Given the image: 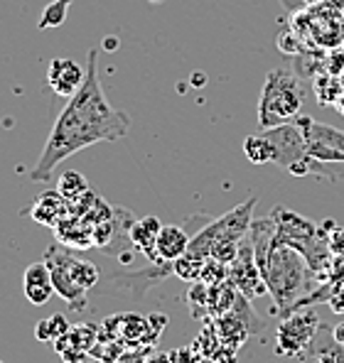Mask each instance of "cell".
<instances>
[{"mask_svg":"<svg viewBox=\"0 0 344 363\" xmlns=\"http://www.w3.org/2000/svg\"><path fill=\"white\" fill-rule=\"evenodd\" d=\"M96 341H99V327H94V324H77V327H69V332L64 336H59L55 341V349L64 359V363H79L89 359Z\"/></svg>","mask_w":344,"mask_h":363,"instance_id":"cell-9","label":"cell"},{"mask_svg":"<svg viewBox=\"0 0 344 363\" xmlns=\"http://www.w3.org/2000/svg\"><path fill=\"white\" fill-rule=\"evenodd\" d=\"M106 42H109V45H106V50H116V40H114V37H109Z\"/></svg>","mask_w":344,"mask_h":363,"instance_id":"cell-27","label":"cell"},{"mask_svg":"<svg viewBox=\"0 0 344 363\" xmlns=\"http://www.w3.org/2000/svg\"><path fill=\"white\" fill-rule=\"evenodd\" d=\"M305 91L300 79L288 69H273L268 72L258 101V125L263 130L293 123L303 111Z\"/></svg>","mask_w":344,"mask_h":363,"instance_id":"cell-3","label":"cell"},{"mask_svg":"<svg viewBox=\"0 0 344 363\" xmlns=\"http://www.w3.org/2000/svg\"><path fill=\"white\" fill-rule=\"evenodd\" d=\"M116 363H145V351L143 349H133V351H126V354L118 356Z\"/></svg>","mask_w":344,"mask_h":363,"instance_id":"cell-23","label":"cell"},{"mask_svg":"<svg viewBox=\"0 0 344 363\" xmlns=\"http://www.w3.org/2000/svg\"><path fill=\"white\" fill-rule=\"evenodd\" d=\"M69 332V322L64 314H50V317L40 319L35 327V336L40 341H57L59 336Z\"/></svg>","mask_w":344,"mask_h":363,"instance_id":"cell-20","label":"cell"},{"mask_svg":"<svg viewBox=\"0 0 344 363\" xmlns=\"http://www.w3.org/2000/svg\"><path fill=\"white\" fill-rule=\"evenodd\" d=\"M160 228H163V223L155 216H145L131 223V233H128V236H131L133 245L150 260H158V248H155V245H158Z\"/></svg>","mask_w":344,"mask_h":363,"instance_id":"cell-13","label":"cell"},{"mask_svg":"<svg viewBox=\"0 0 344 363\" xmlns=\"http://www.w3.org/2000/svg\"><path fill=\"white\" fill-rule=\"evenodd\" d=\"M67 0H55L52 5H47L45 13H42L40 18V28L47 30V28H57V25H62L64 15H67Z\"/></svg>","mask_w":344,"mask_h":363,"instance_id":"cell-21","label":"cell"},{"mask_svg":"<svg viewBox=\"0 0 344 363\" xmlns=\"http://www.w3.org/2000/svg\"><path fill=\"white\" fill-rule=\"evenodd\" d=\"M69 213H72L69 201L59 194V189L40 194L35 199V204L30 206V216L35 218L37 223H45V226H52V228H57Z\"/></svg>","mask_w":344,"mask_h":363,"instance_id":"cell-11","label":"cell"},{"mask_svg":"<svg viewBox=\"0 0 344 363\" xmlns=\"http://www.w3.org/2000/svg\"><path fill=\"white\" fill-rule=\"evenodd\" d=\"M204 263H207L204 255H197V253H192V250H187L185 255H180V258L175 260V272H177V277H182V280L197 282L202 277Z\"/></svg>","mask_w":344,"mask_h":363,"instance_id":"cell-19","label":"cell"},{"mask_svg":"<svg viewBox=\"0 0 344 363\" xmlns=\"http://www.w3.org/2000/svg\"><path fill=\"white\" fill-rule=\"evenodd\" d=\"M79 363H104V361H99V359H94V356H89V359H84V361H79Z\"/></svg>","mask_w":344,"mask_h":363,"instance_id":"cell-28","label":"cell"},{"mask_svg":"<svg viewBox=\"0 0 344 363\" xmlns=\"http://www.w3.org/2000/svg\"><path fill=\"white\" fill-rule=\"evenodd\" d=\"M308 5H317V3H322V0H305Z\"/></svg>","mask_w":344,"mask_h":363,"instance_id":"cell-29","label":"cell"},{"mask_svg":"<svg viewBox=\"0 0 344 363\" xmlns=\"http://www.w3.org/2000/svg\"><path fill=\"white\" fill-rule=\"evenodd\" d=\"M207 363H212V361H207ZM214 363H217V361H214Z\"/></svg>","mask_w":344,"mask_h":363,"instance_id":"cell-30","label":"cell"},{"mask_svg":"<svg viewBox=\"0 0 344 363\" xmlns=\"http://www.w3.org/2000/svg\"><path fill=\"white\" fill-rule=\"evenodd\" d=\"M273 143V150H276V160L273 162L286 167L293 174H310L320 172V162H315L308 155V143L300 130L298 123H286V125L271 128V130H263Z\"/></svg>","mask_w":344,"mask_h":363,"instance_id":"cell-5","label":"cell"},{"mask_svg":"<svg viewBox=\"0 0 344 363\" xmlns=\"http://www.w3.org/2000/svg\"><path fill=\"white\" fill-rule=\"evenodd\" d=\"M192 238L185 233V228L180 226H163L158 233V258L165 263H175L180 255H185L190 250Z\"/></svg>","mask_w":344,"mask_h":363,"instance_id":"cell-14","label":"cell"},{"mask_svg":"<svg viewBox=\"0 0 344 363\" xmlns=\"http://www.w3.org/2000/svg\"><path fill=\"white\" fill-rule=\"evenodd\" d=\"M55 282H52V272L47 268L45 260L40 263H32L25 270V297L30 300V304L40 307V304H47L55 295Z\"/></svg>","mask_w":344,"mask_h":363,"instance_id":"cell-12","label":"cell"},{"mask_svg":"<svg viewBox=\"0 0 344 363\" xmlns=\"http://www.w3.org/2000/svg\"><path fill=\"white\" fill-rule=\"evenodd\" d=\"M96 57L99 52L91 50L82 89L67 101L62 113L57 116L50 138L45 143V150L40 152L35 167L30 169V182L52 179L59 162L72 157L74 152L99 145V143L123 140L131 130L128 113L114 108L111 101L106 99L104 86L99 82V72H96Z\"/></svg>","mask_w":344,"mask_h":363,"instance_id":"cell-1","label":"cell"},{"mask_svg":"<svg viewBox=\"0 0 344 363\" xmlns=\"http://www.w3.org/2000/svg\"><path fill=\"white\" fill-rule=\"evenodd\" d=\"M172 363H200L197 354L192 349H180V351H172L170 354Z\"/></svg>","mask_w":344,"mask_h":363,"instance_id":"cell-22","label":"cell"},{"mask_svg":"<svg viewBox=\"0 0 344 363\" xmlns=\"http://www.w3.org/2000/svg\"><path fill=\"white\" fill-rule=\"evenodd\" d=\"M55 255L59 258V263L64 265L67 275L72 277V282L82 292H89L91 287L99 282V268H96L94 263H89V260H84V258H74V255H69V253H57V250H55Z\"/></svg>","mask_w":344,"mask_h":363,"instance_id":"cell-15","label":"cell"},{"mask_svg":"<svg viewBox=\"0 0 344 363\" xmlns=\"http://www.w3.org/2000/svg\"><path fill=\"white\" fill-rule=\"evenodd\" d=\"M320 332V319L315 312H298L290 314L278 327V354L281 356H298L310 351Z\"/></svg>","mask_w":344,"mask_h":363,"instance_id":"cell-7","label":"cell"},{"mask_svg":"<svg viewBox=\"0 0 344 363\" xmlns=\"http://www.w3.org/2000/svg\"><path fill=\"white\" fill-rule=\"evenodd\" d=\"M229 277L234 282V287L241 292L244 297L254 300L256 295H263L268 292L266 280L261 275V268L256 263V253H254V245H244L239 248V255L234 260V268L229 270Z\"/></svg>","mask_w":344,"mask_h":363,"instance_id":"cell-8","label":"cell"},{"mask_svg":"<svg viewBox=\"0 0 344 363\" xmlns=\"http://www.w3.org/2000/svg\"><path fill=\"white\" fill-rule=\"evenodd\" d=\"M332 336H335L337 344H344V322H342V324H337V327L332 329Z\"/></svg>","mask_w":344,"mask_h":363,"instance_id":"cell-26","label":"cell"},{"mask_svg":"<svg viewBox=\"0 0 344 363\" xmlns=\"http://www.w3.org/2000/svg\"><path fill=\"white\" fill-rule=\"evenodd\" d=\"M258 268H261L268 292H271L273 300L281 304L283 309L290 302L298 300L300 292H305L310 265L305 260V255L298 248H293V245L276 238L271 250L266 253V258L258 260Z\"/></svg>","mask_w":344,"mask_h":363,"instance_id":"cell-2","label":"cell"},{"mask_svg":"<svg viewBox=\"0 0 344 363\" xmlns=\"http://www.w3.org/2000/svg\"><path fill=\"white\" fill-rule=\"evenodd\" d=\"M145 363H172L170 354H153L150 359H145Z\"/></svg>","mask_w":344,"mask_h":363,"instance_id":"cell-25","label":"cell"},{"mask_svg":"<svg viewBox=\"0 0 344 363\" xmlns=\"http://www.w3.org/2000/svg\"><path fill=\"white\" fill-rule=\"evenodd\" d=\"M57 189H59V194L72 204V201H77L79 196H84L86 191H89V182H86L84 174L77 172V169H67V172L59 177Z\"/></svg>","mask_w":344,"mask_h":363,"instance_id":"cell-18","label":"cell"},{"mask_svg":"<svg viewBox=\"0 0 344 363\" xmlns=\"http://www.w3.org/2000/svg\"><path fill=\"white\" fill-rule=\"evenodd\" d=\"M244 152L246 157L251 160L254 164H268L276 160V150H273V143L271 138L266 135V133H261V135H249L244 143Z\"/></svg>","mask_w":344,"mask_h":363,"instance_id":"cell-17","label":"cell"},{"mask_svg":"<svg viewBox=\"0 0 344 363\" xmlns=\"http://www.w3.org/2000/svg\"><path fill=\"white\" fill-rule=\"evenodd\" d=\"M254 206H256V196H249L244 204H239L236 209H231L229 213H224L222 218L212 221L207 228H202L195 238L190 241V250L197 255L209 258L214 245L219 243H239V238L246 236V231L254 223Z\"/></svg>","mask_w":344,"mask_h":363,"instance_id":"cell-4","label":"cell"},{"mask_svg":"<svg viewBox=\"0 0 344 363\" xmlns=\"http://www.w3.org/2000/svg\"><path fill=\"white\" fill-rule=\"evenodd\" d=\"M327 243H330V250L344 253V228H335V233L327 238Z\"/></svg>","mask_w":344,"mask_h":363,"instance_id":"cell-24","label":"cell"},{"mask_svg":"<svg viewBox=\"0 0 344 363\" xmlns=\"http://www.w3.org/2000/svg\"><path fill=\"white\" fill-rule=\"evenodd\" d=\"M47 268L52 272V282H55V290L59 292V297L67 302H77V297H84L86 292L79 290L77 285L72 282V277L67 275V270H64V265L59 263V258L55 255V250H47V258H45Z\"/></svg>","mask_w":344,"mask_h":363,"instance_id":"cell-16","label":"cell"},{"mask_svg":"<svg viewBox=\"0 0 344 363\" xmlns=\"http://www.w3.org/2000/svg\"><path fill=\"white\" fill-rule=\"evenodd\" d=\"M295 123L300 125L308 143V155L315 162H344V133L327 123H317L300 113Z\"/></svg>","mask_w":344,"mask_h":363,"instance_id":"cell-6","label":"cell"},{"mask_svg":"<svg viewBox=\"0 0 344 363\" xmlns=\"http://www.w3.org/2000/svg\"><path fill=\"white\" fill-rule=\"evenodd\" d=\"M86 79V69L79 67L74 60H52L50 69H47V82H50L52 91L64 99H72L79 89H82Z\"/></svg>","mask_w":344,"mask_h":363,"instance_id":"cell-10","label":"cell"},{"mask_svg":"<svg viewBox=\"0 0 344 363\" xmlns=\"http://www.w3.org/2000/svg\"><path fill=\"white\" fill-rule=\"evenodd\" d=\"M0 363H3V361H0Z\"/></svg>","mask_w":344,"mask_h":363,"instance_id":"cell-31","label":"cell"}]
</instances>
